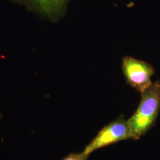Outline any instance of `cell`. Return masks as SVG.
<instances>
[{"mask_svg":"<svg viewBox=\"0 0 160 160\" xmlns=\"http://www.w3.org/2000/svg\"><path fill=\"white\" fill-rule=\"evenodd\" d=\"M122 69L127 83L141 94L152 84L154 69L149 63L128 56L122 60Z\"/></svg>","mask_w":160,"mask_h":160,"instance_id":"obj_3","label":"cell"},{"mask_svg":"<svg viewBox=\"0 0 160 160\" xmlns=\"http://www.w3.org/2000/svg\"><path fill=\"white\" fill-rule=\"evenodd\" d=\"M129 139L132 133L129 123L123 116H120L104 126L83 151L90 155L98 149Z\"/></svg>","mask_w":160,"mask_h":160,"instance_id":"obj_2","label":"cell"},{"mask_svg":"<svg viewBox=\"0 0 160 160\" xmlns=\"http://www.w3.org/2000/svg\"><path fill=\"white\" fill-rule=\"evenodd\" d=\"M40 16L55 20L62 17L69 0H12Z\"/></svg>","mask_w":160,"mask_h":160,"instance_id":"obj_4","label":"cell"},{"mask_svg":"<svg viewBox=\"0 0 160 160\" xmlns=\"http://www.w3.org/2000/svg\"><path fill=\"white\" fill-rule=\"evenodd\" d=\"M89 155L84 151L79 153H70L64 157L62 160H87Z\"/></svg>","mask_w":160,"mask_h":160,"instance_id":"obj_5","label":"cell"},{"mask_svg":"<svg viewBox=\"0 0 160 160\" xmlns=\"http://www.w3.org/2000/svg\"><path fill=\"white\" fill-rule=\"evenodd\" d=\"M137 110L128 120L132 139L138 140L153 126L160 110V81H156L141 94Z\"/></svg>","mask_w":160,"mask_h":160,"instance_id":"obj_1","label":"cell"}]
</instances>
